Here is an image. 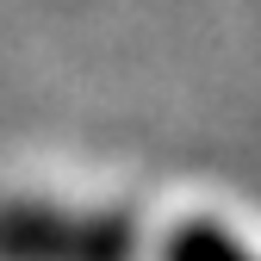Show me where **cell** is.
Segmentation results:
<instances>
[{"mask_svg": "<svg viewBox=\"0 0 261 261\" xmlns=\"http://www.w3.org/2000/svg\"><path fill=\"white\" fill-rule=\"evenodd\" d=\"M0 261H137V224L124 212L0 199Z\"/></svg>", "mask_w": 261, "mask_h": 261, "instance_id": "obj_1", "label": "cell"}, {"mask_svg": "<svg viewBox=\"0 0 261 261\" xmlns=\"http://www.w3.org/2000/svg\"><path fill=\"white\" fill-rule=\"evenodd\" d=\"M162 261H255L224 224H212V218H193V224H180V230L168 237V249H162Z\"/></svg>", "mask_w": 261, "mask_h": 261, "instance_id": "obj_2", "label": "cell"}]
</instances>
